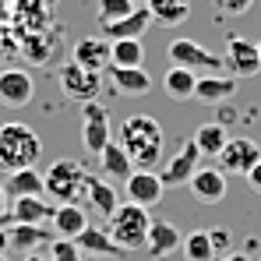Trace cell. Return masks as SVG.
<instances>
[{
	"label": "cell",
	"instance_id": "obj_20",
	"mask_svg": "<svg viewBox=\"0 0 261 261\" xmlns=\"http://www.w3.org/2000/svg\"><path fill=\"white\" fill-rule=\"evenodd\" d=\"M233 92H237V78H233V74H229V78H222V74H205V78L194 82V99L205 102V106L226 102Z\"/></svg>",
	"mask_w": 261,
	"mask_h": 261
},
{
	"label": "cell",
	"instance_id": "obj_16",
	"mask_svg": "<svg viewBox=\"0 0 261 261\" xmlns=\"http://www.w3.org/2000/svg\"><path fill=\"white\" fill-rule=\"evenodd\" d=\"M110 57H113V43H110L102 32L78 39L74 49H71V60H78L82 67H92V71H106V67H110Z\"/></svg>",
	"mask_w": 261,
	"mask_h": 261
},
{
	"label": "cell",
	"instance_id": "obj_17",
	"mask_svg": "<svg viewBox=\"0 0 261 261\" xmlns=\"http://www.w3.org/2000/svg\"><path fill=\"white\" fill-rule=\"evenodd\" d=\"M53 208L46 201V194H29V198H11V208H7V219L11 222H36V226H46L53 219Z\"/></svg>",
	"mask_w": 261,
	"mask_h": 261
},
{
	"label": "cell",
	"instance_id": "obj_19",
	"mask_svg": "<svg viewBox=\"0 0 261 261\" xmlns=\"http://www.w3.org/2000/svg\"><path fill=\"white\" fill-rule=\"evenodd\" d=\"M7 247L11 251H21V254H32V251H43V244L49 240L46 226L36 222H7Z\"/></svg>",
	"mask_w": 261,
	"mask_h": 261
},
{
	"label": "cell",
	"instance_id": "obj_34",
	"mask_svg": "<svg viewBox=\"0 0 261 261\" xmlns=\"http://www.w3.org/2000/svg\"><path fill=\"white\" fill-rule=\"evenodd\" d=\"M244 176H247V187H251L254 194H261V159H258V163H254V166H251Z\"/></svg>",
	"mask_w": 261,
	"mask_h": 261
},
{
	"label": "cell",
	"instance_id": "obj_43",
	"mask_svg": "<svg viewBox=\"0 0 261 261\" xmlns=\"http://www.w3.org/2000/svg\"><path fill=\"white\" fill-rule=\"evenodd\" d=\"M0 261H7V258H4V254H0Z\"/></svg>",
	"mask_w": 261,
	"mask_h": 261
},
{
	"label": "cell",
	"instance_id": "obj_11",
	"mask_svg": "<svg viewBox=\"0 0 261 261\" xmlns=\"http://www.w3.org/2000/svg\"><path fill=\"white\" fill-rule=\"evenodd\" d=\"M36 95V82L29 71H18V67H7L0 71V106H11V110H21L29 106Z\"/></svg>",
	"mask_w": 261,
	"mask_h": 261
},
{
	"label": "cell",
	"instance_id": "obj_28",
	"mask_svg": "<svg viewBox=\"0 0 261 261\" xmlns=\"http://www.w3.org/2000/svg\"><path fill=\"white\" fill-rule=\"evenodd\" d=\"M180 247H184V258L187 261H216L219 258L208 229H191V233H184V244H180Z\"/></svg>",
	"mask_w": 261,
	"mask_h": 261
},
{
	"label": "cell",
	"instance_id": "obj_23",
	"mask_svg": "<svg viewBox=\"0 0 261 261\" xmlns=\"http://www.w3.org/2000/svg\"><path fill=\"white\" fill-rule=\"evenodd\" d=\"M145 7H148L152 21H155V25H166V29L184 25V21L191 18V11H194L191 0H148Z\"/></svg>",
	"mask_w": 261,
	"mask_h": 261
},
{
	"label": "cell",
	"instance_id": "obj_21",
	"mask_svg": "<svg viewBox=\"0 0 261 261\" xmlns=\"http://www.w3.org/2000/svg\"><path fill=\"white\" fill-rule=\"evenodd\" d=\"M106 71H110V82H113V88L120 95H130L134 99V95H145L152 88V78L141 67H117V64H110Z\"/></svg>",
	"mask_w": 261,
	"mask_h": 261
},
{
	"label": "cell",
	"instance_id": "obj_42",
	"mask_svg": "<svg viewBox=\"0 0 261 261\" xmlns=\"http://www.w3.org/2000/svg\"><path fill=\"white\" fill-rule=\"evenodd\" d=\"M258 57H261V43H258Z\"/></svg>",
	"mask_w": 261,
	"mask_h": 261
},
{
	"label": "cell",
	"instance_id": "obj_1",
	"mask_svg": "<svg viewBox=\"0 0 261 261\" xmlns=\"http://www.w3.org/2000/svg\"><path fill=\"white\" fill-rule=\"evenodd\" d=\"M117 145L130 155L134 170H155L163 163V152H166V134H163V124L155 117L134 113V117H127L120 124Z\"/></svg>",
	"mask_w": 261,
	"mask_h": 261
},
{
	"label": "cell",
	"instance_id": "obj_2",
	"mask_svg": "<svg viewBox=\"0 0 261 261\" xmlns=\"http://www.w3.org/2000/svg\"><path fill=\"white\" fill-rule=\"evenodd\" d=\"M39 155H43V141L29 124H21V120L0 124V170L4 173L36 166Z\"/></svg>",
	"mask_w": 261,
	"mask_h": 261
},
{
	"label": "cell",
	"instance_id": "obj_27",
	"mask_svg": "<svg viewBox=\"0 0 261 261\" xmlns=\"http://www.w3.org/2000/svg\"><path fill=\"white\" fill-rule=\"evenodd\" d=\"M194 71L191 67H170L166 71V78H163V88H166V95L173 99V102H187V99H194Z\"/></svg>",
	"mask_w": 261,
	"mask_h": 261
},
{
	"label": "cell",
	"instance_id": "obj_38",
	"mask_svg": "<svg viewBox=\"0 0 261 261\" xmlns=\"http://www.w3.org/2000/svg\"><path fill=\"white\" fill-rule=\"evenodd\" d=\"M222 261H251V258H247V254H237V251H233V254H226Z\"/></svg>",
	"mask_w": 261,
	"mask_h": 261
},
{
	"label": "cell",
	"instance_id": "obj_25",
	"mask_svg": "<svg viewBox=\"0 0 261 261\" xmlns=\"http://www.w3.org/2000/svg\"><path fill=\"white\" fill-rule=\"evenodd\" d=\"M99 170H102V176H110V180H127V176L134 173V163H130V155L117 141H110V145L99 152Z\"/></svg>",
	"mask_w": 261,
	"mask_h": 261
},
{
	"label": "cell",
	"instance_id": "obj_8",
	"mask_svg": "<svg viewBox=\"0 0 261 261\" xmlns=\"http://www.w3.org/2000/svg\"><path fill=\"white\" fill-rule=\"evenodd\" d=\"M216 159H219V170H222V173H240L244 176L261 159V145L251 141V138H229Z\"/></svg>",
	"mask_w": 261,
	"mask_h": 261
},
{
	"label": "cell",
	"instance_id": "obj_31",
	"mask_svg": "<svg viewBox=\"0 0 261 261\" xmlns=\"http://www.w3.org/2000/svg\"><path fill=\"white\" fill-rule=\"evenodd\" d=\"M49 261H85V254L78 251V244L74 240H67V237H57V240H49Z\"/></svg>",
	"mask_w": 261,
	"mask_h": 261
},
{
	"label": "cell",
	"instance_id": "obj_33",
	"mask_svg": "<svg viewBox=\"0 0 261 261\" xmlns=\"http://www.w3.org/2000/svg\"><path fill=\"white\" fill-rule=\"evenodd\" d=\"M212 4H216L222 14H237V18H240V14H247V7H251L254 0H212Z\"/></svg>",
	"mask_w": 261,
	"mask_h": 261
},
{
	"label": "cell",
	"instance_id": "obj_22",
	"mask_svg": "<svg viewBox=\"0 0 261 261\" xmlns=\"http://www.w3.org/2000/svg\"><path fill=\"white\" fill-rule=\"evenodd\" d=\"M4 191H7V198H29V194H46V184L36 166H25V170H11L7 173Z\"/></svg>",
	"mask_w": 261,
	"mask_h": 261
},
{
	"label": "cell",
	"instance_id": "obj_40",
	"mask_svg": "<svg viewBox=\"0 0 261 261\" xmlns=\"http://www.w3.org/2000/svg\"><path fill=\"white\" fill-rule=\"evenodd\" d=\"M0 18H7V7H4V0H0Z\"/></svg>",
	"mask_w": 261,
	"mask_h": 261
},
{
	"label": "cell",
	"instance_id": "obj_14",
	"mask_svg": "<svg viewBox=\"0 0 261 261\" xmlns=\"http://www.w3.org/2000/svg\"><path fill=\"white\" fill-rule=\"evenodd\" d=\"M152 25V14H148V7L145 4H138L130 14L124 18H117V21H99V32L113 43V39H141V32Z\"/></svg>",
	"mask_w": 261,
	"mask_h": 261
},
{
	"label": "cell",
	"instance_id": "obj_3",
	"mask_svg": "<svg viewBox=\"0 0 261 261\" xmlns=\"http://www.w3.org/2000/svg\"><path fill=\"white\" fill-rule=\"evenodd\" d=\"M88 180H92V173H88L78 159H57L43 173L46 194H49L57 205H85Z\"/></svg>",
	"mask_w": 261,
	"mask_h": 261
},
{
	"label": "cell",
	"instance_id": "obj_26",
	"mask_svg": "<svg viewBox=\"0 0 261 261\" xmlns=\"http://www.w3.org/2000/svg\"><path fill=\"white\" fill-rule=\"evenodd\" d=\"M85 205L88 208H95V216H102V219H110L113 216V208L120 205V198H117V191L106 184V180H88V191H85Z\"/></svg>",
	"mask_w": 261,
	"mask_h": 261
},
{
	"label": "cell",
	"instance_id": "obj_35",
	"mask_svg": "<svg viewBox=\"0 0 261 261\" xmlns=\"http://www.w3.org/2000/svg\"><path fill=\"white\" fill-rule=\"evenodd\" d=\"M208 237H212L216 251H226V247H229V233H226V229H208Z\"/></svg>",
	"mask_w": 261,
	"mask_h": 261
},
{
	"label": "cell",
	"instance_id": "obj_5",
	"mask_svg": "<svg viewBox=\"0 0 261 261\" xmlns=\"http://www.w3.org/2000/svg\"><path fill=\"white\" fill-rule=\"evenodd\" d=\"M60 92L74 102H95L102 92V71L82 67L78 60H67L60 67Z\"/></svg>",
	"mask_w": 261,
	"mask_h": 261
},
{
	"label": "cell",
	"instance_id": "obj_7",
	"mask_svg": "<svg viewBox=\"0 0 261 261\" xmlns=\"http://www.w3.org/2000/svg\"><path fill=\"white\" fill-rule=\"evenodd\" d=\"M110 141H113V134H110V113H106V106L82 102V145H85V152L99 155Z\"/></svg>",
	"mask_w": 261,
	"mask_h": 261
},
{
	"label": "cell",
	"instance_id": "obj_4",
	"mask_svg": "<svg viewBox=\"0 0 261 261\" xmlns=\"http://www.w3.org/2000/svg\"><path fill=\"white\" fill-rule=\"evenodd\" d=\"M148 222H152L148 208H141V205H134V201H124V205L113 208V216L106 219V229H110V237L120 244V251L127 254V251H145Z\"/></svg>",
	"mask_w": 261,
	"mask_h": 261
},
{
	"label": "cell",
	"instance_id": "obj_15",
	"mask_svg": "<svg viewBox=\"0 0 261 261\" xmlns=\"http://www.w3.org/2000/svg\"><path fill=\"white\" fill-rule=\"evenodd\" d=\"M180 244H184V233L176 229L173 222H166V219H152V222H148L145 251H148L155 261H163V258H170L173 251H180Z\"/></svg>",
	"mask_w": 261,
	"mask_h": 261
},
{
	"label": "cell",
	"instance_id": "obj_37",
	"mask_svg": "<svg viewBox=\"0 0 261 261\" xmlns=\"http://www.w3.org/2000/svg\"><path fill=\"white\" fill-rule=\"evenodd\" d=\"M25 261H49V258H46L43 251H32V254H25Z\"/></svg>",
	"mask_w": 261,
	"mask_h": 261
},
{
	"label": "cell",
	"instance_id": "obj_30",
	"mask_svg": "<svg viewBox=\"0 0 261 261\" xmlns=\"http://www.w3.org/2000/svg\"><path fill=\"white\" fill-rule=\"evenodd\" d=\"M141 60H145L141 39H113V57H110V64H117V67H141Z\"/></svg>",
	"mask_w": 261,
	"mask_h": 261
},
{
	"label": "cell",
	"instance_id": "obj_29",
	"mask_svg": "<svg viewBox=\"0 0 261 261\" xmlns=\"http://www.w3.org/2000/svg\"><path fill=\"white\" fill-rule=\"evenodd\" d=\"M226 141H229V134H226V127L216 124V120H208V124H201V127L194 130V145H198V152L208 155V159H216Z\"/></svg>",
	"mask_w": 261,
	"mask_h": 261
},
{
	"label": "cell",
	"instance_id": "obj_32",
	"mask_svg": "<svg viewBox=\"0 0 261 261\" xmlns=\"http://www.w3.org/2000/svg\"><path fill=\"white\" fill-rule=\"evenodd\" d=\"M134 7H138L134 0H99V21H117V18L130 14Z\"/></svg>",
	"mask_w": 261,
	"mask_h": 261
},
{
	"label": "cell",
	"instance_id": "obj_44",
	"mask_svg": "<svg viewBox=\"0 0 261 261\" xmlns=\"http://www.w3.org/2000/svg\"><path fill=\"white\" fill-rule=\"evenodd\" d=\"M85 261H95V258H85Z\"/></svg>",
	"mask_w": 261,
	"mask_h": 261
},
{
	"label": "cell",
	"instance_id": "obj_39",
	"mask_svg": "<svg viewBox=\"0 0 261 261\" xmlns=\"http://www.w3.org/2000/svg\"><path fill=\"white\" fill-rule=\"evenodd\" d=\"M4 247H7V229L0 226V254H4Z\"/></svg>",
	"mask_w": 261,
	"mask_h": 261
},
{
	"label": "cell",
	"instance_id": "obj_41",
	"mask_svg": "<svg viewBox=\"0 0 261 261\" xmlns=\"http://www.w3.org/2000/svg\"><path fill=\"white\" fill-rule=\"evenodd\" d=\"M134 4H148V0H134Z\"/></svg>",
	"mask_w": 261,
	"mask_h": 261
},
{
	"label": "cell",
	"instance_id": "obj_6",
	"mask_svg": "<svg viewBox=\"0 0 261 261\" xmlns=\"http://www.w3.org/2000/svg\"><path fill=\"white\" fill-rule=\"evenodd\" d=\"M222 67H229L233 78H254V74H261L258 43L247 39V36H229L226 57H222Z\"/></svg>",
	"mask_w": 261,
	"mask_h": 261
},
{
	"label": "cell",
	"instance_id": "obj_24",
	"mask_svg": "<svg viewBox=\"0 0 261 261\" xmlns=\"http://www.w3.org/2000/svg\"><path fill=\"white\" fill-rule=\"evenodd\" d=\"M53 229H57V237H67V240H74L82 229L88 226V216H85V205H57L53 208Z\"/></svg>",
	"mask_w": 261,
	"mask_h": 261
},
{
	"label": "cell",
	"instance_id": "obj_13",
	"mask_svg": "<svg viewBox=\"0 0 261 261\" xmlns=\"http://www.w3.org/2000/svg\"><path fill=\"white\" fill-rule=\"evenodd\" d=\"M163 180L155 170H134L127 176V201L134 205H141V208H155L159 201H163Z\"/></svg>",
	"mask_w": 261,
	"mask_h": 261
},
{
	"label": "cell",
	"instance_id": "obj_18",
	"mask_svg": "<svg viewBox=\"0 0 261 261\" xmlns=\"http://www.w3.org/2000/svg\"><path fill=\"white\" fill-rule=\"evenodd\" d=\"M74 244H78V251L88 254V258H117V254H124L120 251V244L110 237V229H102V226H85L78 237H74Z\"/></svg>",
	"mask_w": 261,
	"mask_h": 261
},
{
	"label": "cell",
	"instance_id": "obj_36",
	"mask_svg": "<svg viewBox=\"0 0 261 261\" xmlns=\"http://www.w3.org/2000/svg\"><path fill=\"white\" fill-rule=\"evenodd\" d=\"M7 208H11V198H7L4 180H0V226H7V222H11V219H7Z\"/></svg>",
	"mask_w": 261,
	"mask_h": 261
},
{
	"label": "cell",
	"instance_id": "obj_12",
	"mask_svg": "<svg viewBox=\"0 0 261 261\" xmlns=\"http://www.w3.org/2000/svg\"><path fill=\"white\" fill-rule=\"evenodd\" d=\"M187 187L201 205H219L226 198V173L219 166H198L194 176L187 180Z\"/></svg>",
	"mask_w": 261,
	"mask_h": 261
},
{
	"label": "cell",
	"instance_id": "obj_9",
	"mask_svg": "<svg viewBox=\"0 0 261 261\" xmlns=\"http://www.w3.org/2000/svg\"><path fill=\"white\" fill-rule=\"evenodd\" d=\"M198 166H201V152H198V145H194V138H191V141L180 145V152H176L173 159L159 170V180H163V187H184V184L194 176Z\"/></svg>",
	"mask_w": 261,
	"mask_h": 261
},
{
	"label": "cell",
	"instance_id": "obj_10",
	"mask_svg": "<svg viewBox=\"0 0 261 261\" xmlns=\"http://www.w3.org/2000/svg\"><path fill=\"white\" fill-rule=\"evenodd\" d=\"M170 60L176 67H191V71H216V67H222V57L205 49L194 39H173L170 43Z\"/></svg>",
	"mask_w": 261,
	"mask_h": 261
}]
</instances>
